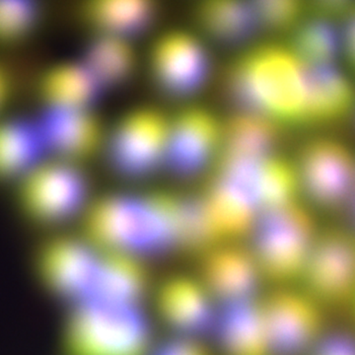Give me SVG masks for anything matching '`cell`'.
<instances>
[{
	"instance_id": "1",
	"label": "cell",
	"mask_w": 355,
	"mask_h": 355,
	"mask_svg": "<svg viewBox=\"0 0 355 355\" xmlns=\"http://www.w3.org/2000/svg\"><path fill=\"white\" fill-rule=\"evenodd\" d=\"M222 91L236 113L263 116L282 128L304 125L306 69L288 46L248 48L226 67Z\"/></svg>"
},
{
	"instance_id": "2",
	"label": "cell",
	"mask_w": 355,
	"mask_h": 355,
	"mask_svg": "<svg viewBox=\"0 0 355 355\" xmlns=\"http://www.w3.org/2000/svg\"><path fill=\"white\" fill-rule=\"evenodd\" d=\"M177 195L114 193L92 200L83 214L87 241L109 253L162 256L177 250Z\"/></svg>"
},
{
	"instance_id": "3",
	"label": "cell",
	"mask_w": 355,
	"mask_h": 355,
	"mask_svg": "<svg viewBox=\"0 0 355 355\" xmlns=\"http://www.w3.org/2000/svg\"><path fill=\"white\" fill-rule=\"evenodd\" d=\"M150 342V324L139 306L79 303L65 324L69 355H146Z\"/></svg>"
},
{
	"instance_id": "4",
	"label": "cell",
	"mask_w": 355,
	"mask_h": 355,
	"mask_svg": "<svg viewBox=\"0 0 355 355\" xmlns=\"http://www.w3.org/2000/svg\"><path fill=\"white\" fill-rule=\"evenodd\" d=\"M21 216L36 225H55L85 214L92 200L86 166L46 156L13 186Z\"/></svg>"
},
{
	"instance_id": "5",
	"label": "cell",
	"mask_w": 355,
	"mask_h": 355,
	"mask_svg": "<svg viewBox=\"0 0 355 355\" xmlns=\"http://www.w3.org/2000/svg\"><path fill=\"white\" fill-rule=\"evenodd\" d=\"M318 233L297 202L259 216L250 233V249L263 277L277 282L302 277Z\"/></svg>"
},
{
	"instance_id": "6",
	"label": "cell",
	"mask_w": 355,
	"mask_h": 355,
	"mask_svg": "<svg viewBox=\"0 0 355 355\" xmlns=\"http://www.w3.org/2000/svg\"><path fill=\"white\" fill-rule=\"evenodd\" d=\"M170 116L153 105L127 110L109 125L103 157L128 179H144L165 169Z\"/></svg>"
},
{
	"instance_id": "7",
	"label": "cell",
	"mask_w": 355,
	"mask_h": 355,
	"mask_svg": "<svg viewBox=\"0 0 355 355\" xmlns=\"http://www.w3.org/2000/svg\"><path fill=\"white\" fill-rule=\"evenodd\" d=\"M146 64L158 90L184 104L193 103L214 74V62L205 40L184 28L160 33L149 46Z\"/></svg>"
},
{
	"instance_id": "8",
	"label": "cell",
	"mask_w": 355,
	"mask_h": 355,
	"mask_svg": "<svg viewBox=\"0 0 355 355\" xmlns=\"http://www.w3.org/2000/svg\"><path fill=\"white\" fill-rule=\"evenodd\" d=\"M301 277L305 293L322 309H352L355 299L354 233L347 228L318 233Z\"/></svg>"
},
{
	"instance_id": "9",
	"label": "cell",
	"mask_w": 355,
	"mask_h": 355,
	"mask_svg": "<svg viewBox=\"0 0 355 355\" xmlns=\"http://www.w3.org/2000/svg\"><path fill=\"white\" fill-rule=\"evenodd\" d=\"M295 166L300 191L327 211L345 210L355 184V153L345 142L321 135L306 141Z\"/></svg>"
},
{
	"instance_id": "10",
	"label": "cell",
	"mask_w": 355,
	"mask_h": 355,
	"mask_svg": "<svg viewBox=\"0 0 355 355\" xmlns=\"http://www.w3.org/2000/svg\"><path fill=\"white\" fill-rule=\"evenodd\" d=\"M261 308L270 355H308L326 331L324 310L305 292L277 289Z\"/></svg>"
},
{
	"instance_id": "11",
	"label": "cell",
	"mask_w": 355,
	"mask_h": 355,
	"mask_svg": "<svg viewBox=\"0 0 355 355\" xmlns=\"http://www.w3.org/2000/svg\"><path fill=\"white\" fill-rule=\"evenodd\" d=\"M223 121L205 106L189 103L170 116L165 169L191 179L214 167L220 153Z\"/></svg>"
},
{
	"instance_id": "12",
	"label": "cell",
	"mask_w": 355,
	"mask_h": 355,
	"mask_svg": "<svg viewBox=\"0 0 355 355\" xmlns=\"http://www.w3.org/2000/svg\"><path fill=\"white\" fill-rule=\"evenodd\" d=\"M103 259L91 243L60 237L40 248L35 268L49 291L76 305L90 300Z\"/></svg>"
},
{
	"instance_id": "13",
	"label": "cell",
	"mask_w": 355,
	"mask_h": 355,
	"mask_svg": "<svg viewBox=\"0 0 355 355\" xmlns=\"http://www.w3.org/2000/svg\"><path fill=\"white\" fill-rule=\"evenodd\" d=\"M36 118L51 157L83 166L102 157L109 125L97 108L40 109Z\"/></svg>"
},
{
	"instance_id": "14",
	"label": "cell",
	"mask_w": 355,
	"mask_h": 355,
	"mask_svg": "<svg viewBox=\"0 0 355 355\" xmlns=\"http://www.w3.org/2000/svg\"><path fill=\"white\" fill-rule=\"evenodd\" d=\"M202 286L217 308L258 300L261 275L250 248L221 244L205 254Z\"/></svg>"
},
{
	"instance_id": "15",
	"label": "cell",
	"mask_w": 355,
	"mask_h": 355,
	"mask_svg": "<svg viewBox=\"0 0 355 355\" xmlns=\"http://www.w3.org/2000/svg\"><path fill=\"white\" fill-rule=\"evenodd\" d=\"M306 69V127L331 128L355 114V87L338 64Z\"/></svg>"
},
{
	"instance_id": "16",
	"label": "cell",
	"mask_w": 355,
	"mask_h": 355,
	"mask_svg": "<svg viewBox=\"0 0 355 355\" xmlns=\"http://www.w3.org/2000/svg\"><path fill=\"white\" fill-rule=\"evenodd\" d=\"M158 303L167 323L182 336L214 335L217 306L200 282L173 277L161 287Z\"/></svg>"
},
{
	"instance_id": "17",
	"label": "cell",
	"mask_w": 355,
	"mask_h": 355,
	"mask_svg": "<svg viewBox=\"0 0 355 355\" xmlns=\"http://www.w3.org/2000/svg\"><path fill=\"white\" fill-rule=\"evenodd\" d=\"M40 109L97 108L104 91L80 58L44 67L36 81Z\"/></svg>"
},
{
	"instance_id": "18",
	"label": "cell",
	"mask_w": 355,
	"mask_h": 355,
	"mask_svg": "<svg viewBox=\"0 0 355 355\" xmlns=\"http://www.w3.org/2000/svg\"><path fill=\"white\" fill-rule=\"evenodd\" d=\"M160 7L150 0H89L80 4L79 19L91 35L137 41L156 25Z\"/></svg>"
},
{
	"instance_id": "19",
	"label": "cell",
	"mask_w": 355,
	"mask_h": 355,
	"mask_svg": "<svg viewBox=\"0 0 355 355\" xmlns=\"http://www.w3.org/2000/svg\"><path fill=\"white\" fill-rule=\"evenodd\" d=\"M48 155L36 116H0V184H15Z\"/></svg>"
},
{
	"instance_id": "20",
	"label": "cell",
	"mask_w": 355,
	"mask_h": 355,
	"mask_svg": "<svg viewBox=\"0 0 355 355\" xmlns=\"http://www.w3.org/2000/svg\"><path fill=\"white\" fill-rule=\"evenodd\" d=\"M282 127L256 114L236 113L223 123L217 162L263 161L279 154Z\"/></svg>"
},
{
	"instance_id": "21",
	"label": "cell",
	"mask_w": 355,
	"mask_h": 355,
	"mask_svg": "<svg viewBox=\"0 0 355 355\" xmlns=\"http://www.w3.org/2000/svg\"><path fill=\"white\" fill-rule=\"evenodd\" d=\"M137 41L119 37L91 35L81 60L104 92L123 87L141 67Z\"/></svg>"
},
{
	"instance_id": "22",
	"label": "cell",
	"mask_w": 355,
	"mask_h": 355,
	"mask_svg": "<svg viewBox=\"0 0 355 355\" xmlns=\"http://www.w3.org/2000/svg\"><path fill=\"white\" fill-rule=\"evenodd\" d=\"M214 336L223 355H270L258 300L217 308Z\"/></svg>"
},
{
	"instance_id": "23",
	"label": "cell",
	"mask_w": 355,
	"mask_h": 355,
	"mask_svg": "<svg viewBox=\"0 0 355 355\" xmlns=\"http://www.w3.org/2000/svg\"><path fill=\"white\" fill-rule=\"evenodd\" d=\"M193 18L203 37L222 46H246L261 33L252 3L205 1L197 4Z\"/></svg>"
},
{
	"instance_id": "24",
	"label": "cell",
	"mask_w": 355,
	"mask_h": 355,
	"mask_svg": "<svg viewBox=\"0 0 355 355\" xmlns=\"http://www.w3.org/2000/svg\"><path fill=\"white\" fill-rule=\"evenodd\" d=\"M148 284V273L139 258L125 254H104L99 277L87 302L139 306Z\"/></svg>"
},
{
	"instance_id": "25",
	"label": "cell",
	"mask_w": 355,
	"mask_h": 355,
	"mask_svg": "<svg viewBox=\"0 0 355 355\" xmlns=\"http://www.w3.org/2000/svg\"><path fill=\"white\" fill-rule=\"evenodd\" d=\"M287 46L305 67L336 64L343 55L342 29L335 22L309 15L291 33Z\"/></svg>"
},
{
	"instance_id": "26",
	"label": "cell",
	"mask_w": 355,
	"mask_h": 355,
	"mask_svg": "<svg viewBox=\"0 0 355 355\" xmlns=\"http://www.w3.org/2000/svg\"><path fill=\"white\" fill-rule=\"evenodd\" d=\"M223 241L202 193L177 195V249L205 256Z\"/></svg>"
},
{
	"instance_id": "27",
	"label": "cell",
	"mask_w": 355,
	"mask_h": 355,
	"mask_svg": "<svg viewBox=\"0 0 355 355\" xmlns=\"http://www.w3.org/2000/svg\"><path fill=\"white\" fill-rule=\"evenodd\" d=\"M299 191L295 166L279 154L268 158L261 165L257 179L259 216L295 202Z\"/></svg>"
},
{
	"instance_id": "28",
	"label": "cell",
	"mask_w": 355,
	"mask_h": 355,
	"mask_svg": "<svg viewBox=\"0 0 355 355\" xmlns=\"http://www.w3.org/2000/svg\"><path fill=\"white\" fill-rule=\"evenodd\" d=\"M43 20V6L38 2L0 0V55L30 43Z\"/></svg>"
},
{
	"instance_id": "29",
	"label": "cell",
	"mask_w": 355,
	"mask_h": 355,
	"mask_svg": "<svg viewBox=\"0 0 355 355\" xmlns=\"http://www.w3.org/2000/svg\"><path fill=\"white\" fill-rule=\"evenodd\" d=\"M260 32L291 33L307 14V4L298 1L252 2Z\"/></svg>"
},
{
	"instance_id": "30",
	"label": "cell",
	"mask_w": 355,
	"mask_h": 355,
	"mask_svg": "<svg viewBox=\"0 0 355 355\" xmlns=\"http://www.w3.org/2000/svg\"><path fill=\"white\" fill-rule=\"evenodd\" d=\"M308 355H355V333L347 329L326 330Z\"/></svg>"
},
{
	"instance_id": "31",
	"label": "cell",
	"mask_w": 355,
	"mask_h": 355,
	"mask_svg": "<svg viewBox=\"0 0 355 355\" xmlns=\"http://www.w3.org/2000/svg\"><path fill=\"white\" fill-rule=\"evenodd\" d=\"M355 11V4L347 1H321L307 4V13L315 17L331 21H347Z\"/></svg>"
},
{
	"instance_id": "32",
	"label": "cell",
	"mask_w": 355,
	"mask_h": 355,
	"mask_svg": "<svg viewBox=\"0 0 355 355\" xmlns=\"http://www.w3.org/2000/svg\"><path fill=\"white\" fill-rule=\"evenodd\" d=\"M17 76L12 67L0 55V116L11 111L17 92Z\"/></svg>"
},
{
	"instance_id": "33",
	"label": "cell",
	"mask_w": 355,
	"mask_h": 355,
	"mask_svg": "<svg viewBox=\"0 0 355 355\" xmlns=\"http://www.w3.org/2000/svg\"><path fill=\"white\" fill-rule=\"evenodd\" d=\"M153 355H211L197 338L181 336L168 340L158 347Z\"/></svg>"
},
{
	"instance_id": "34",
	"label": "cell",
	"mask_w": 355,
	"mask_h": 355,
	"mask_svg": "<svg viewBox=\"0 0 355 355\" xmlns=\"http://www.w3.org/2000/svg\"><path fill=\"white\" fill-rule=\"evenodd\" d=\"M343 53L355 69V11L342 29Z\"/></svg>"
},
{
	"instance_id": "35",
	"label": "cell",
	"mask_w": 355,
	"mask_h": 355,
	"mask_svg": "<svg viewBox=\"0 0 355 355\" xmlns=\"http://www.w3.org/2000/svg\"><path fill=\"white\" fill-rule=\"evenodd\" d=\"M345 214H347V223H349V227L352 232L355 234V184L354 191H352V196L349 202H347V207L345 209Z\"/></svg>"
},
{
	"instance_id": "36",
	"label": "cell",
	"mask_w": 355,
	"mask_h": 355,
	"mask_svg": "<svg viewBox=\"0 0 355 355\" xmlns=\"http://www.w3.org/2000/svg\"><path fill=\"white\" fill-rule=\"evenodd\" d=\"M352 309L354 310V315H355V299L354 301V304H352Z\"/></svg>"
}]
</instances>
